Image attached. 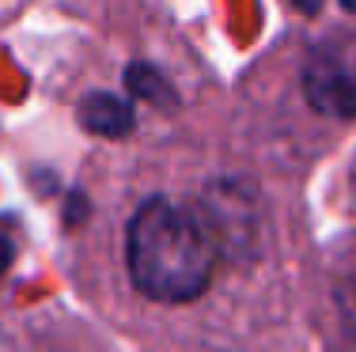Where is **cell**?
I'll return each mask as SVG.
<instances>
[{
  "label": "cell",
  "instance_id": "obj_1",
  "mask_svg": "<svg viewBox=\"0 0 356 352\" xmlns=\"http://www.w3.org/2000/svg\"><path fill=\"white\" fill-rule=\"evenodd\" d=\"M216 239L190 205L152 197L129 220L125 262L140 296L156 303H190L205 296L216 269Z\"/></svg>",
  "mask_w": 356,
  "mask_h": 352
},
{
  "label": "cell",
  "instance_id": "obj_2",
  "mask_svg": "<svg viewBox=\"0 0 356 352\" xmlns=\"http://www.w3.org/2000/svg\"><path fill=\"white\" fill-rule=\"evenodd\" d=\"M303 91L318 114L356 117V31H341L311 49L303 65Z\"/></svg>",
  "mask_w": 356,
  "mask_h": 352
},
{
  "label": "cell",
  "instance_id": "obj_3",
  "mask_svg": "<svg viewBox=\"0 0 356 352\" xmlns=\"http://www.w3.org/2000/svg\"><path fill=\"white\" fill-rule=\"evenodd\" d=\"M133 121H137L133 103L114 95V91H95V95H88L80 103V125L88 133H95V137H110V140L129 137Z\"/></svg>",
  "mask_w": 356,
  "mask_h": 352
},
{
  "label": "cell",
  "instance_id": "obj_4",
  "mask_svg": "<svg viewBox=\"0 0 356 352\" xmlns=\"http://www.w3.org/2000/svg\"><path fill=\"white\" fill-rule=\"evenodd\" d=\"M125 83H129V91H133L137 99H148V103L163 106V110H171V106H175L171 83L159 76L156 69H148V65H133V69L125 72Z\"/></svg>",
  "mask_w": 356,
  "mask_h": 352
},
{
  "label": "cell",
  "instance_id": "obj_5",
  "mask_svg": "<svg viewBox=\"0 0 356 352\" xmlns=\"http://www.w3.org/2000/svg\"><path fill=\"white\" fill-rule=\"evenodd\" d=\"M337 307H341V318L349 326V333L356 337V273H349L345 284L337 288Z\"/></svg>",
  "mask_w": 356,
  "mask_h": 352
},
{
  "label": "cell",
  "instance_id": "obj_6",
  "mask_svg": "<svg viewBox=\"0 0 356 352\" xmlns=\"http://www.w3.org/2000/svg\"><path fill=\"white\" fill-rule=\"evenodd\" d=\"M12 258H15V250H12V242L0 235V276H4L8 269H12Z\"/></svg>",
  "mask_w": 356,
  "mask_h": 352
},
{
  "label": "cell",
  "instance_id": "obj_7",
  "mask_svg": "<svg viewBox=\"0 0 356 352\" xmlns=\"http://www.w3.org/2000/svg\"><path fill=\"white\" fill-rule=\"evenodd\" d=\"M296 4H300V8H303V12H311V15H315V12H318V8H322V0H296Z\"/></svg>",
  "mask_w": 356,
  "mask_h": 352
},
{
  "label": "cell",
  "instance_id": "obj_8",
  "mask_svg": "<svg viewBox=\"0 0 356 352\" xmlns=\"http://www.w3.org/2000/svg\"><path fill=\"white\" fill-rule=\"evenodd\" d=\"M341 8L345 12H356V0H341Z\"/></svg>",
  "mask_w": 356,
  "mask_h": 352
}]
</instances>
